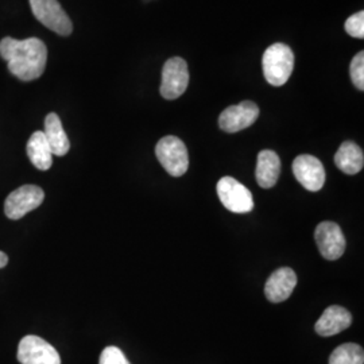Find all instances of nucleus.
I'll return each mask as SVG.
<instances>
[{
    "instance_id": "nucleus-1",
    "label": "nucleus",
    "mask_w": 364,
    "mask_h": 364,
    "mask_svg": "<svg viewBox=\"0 0 364 364\" xmlns=\"http://www.w3.org/2000/svg\"><path fill=\"white\" fill-rule=\"evenodd\" d=\"M0 55L9 64V70L22 81H33L41 77L48 63L46 45L39 38L0 41Z\"/></svg>"
},
{
    "instance_id": "nucleus-12",
    "label": "nucleus",
    "mask_w": 364,
    "mask_h": 364,
    "mask_svg": "<svg viewBox=\"0 0 364 364\" xmlns=\"http://www.w3.org/2000/svg\"><path fill=\"white\" fill-rule=\"evenodd\" d=\"M297 287V275L290 267H281L275 270L267 279L264 287L266 299L273 304L287 301L294 287Z\"/></svg>"
},
{
    "instance_id": "nucleus-2",
    "label": "nucleus",
    "mask_w": 364,
    "mask_h": 364,
    "mask_svg": "<svg viewBox=\"0 0 364 364\" xmlns=\"http://www.w3.org/2000/svg\"><path fill=\"white\" fill-rule=\"evenodd\" d=\"M266 81L273 87L287 84L294 69V53L285 43H274L262 58Z\"/></svg>"
},
{
    "instance_id": "nucleus-19",
    "label": "nucleus",
    "mask_w": 364,
    "mask_h": 364,
    "mask_svg": "<svg viewBox=\"0 0 364 364\" xmlns=\"http://www.w3.org/2000/svg\"><path fill=\"white\" fill-rule=\"evenodd\" d=\"M350 73H351V80L353 85L359 90L364 91V53L359 52L352 60L351 68H350Z\"/></svg>"
},
{
    "instance_id": "nucleus-4",
    "label": "nucleus",
    "mask_w": 364,
    "mask_h": 364,
    "mask_svg": "<svg viewBox=\"0 0 364 364\" xmlns=\"http://www.w3.org/2000/svg\"><path fill=\"white\" fill-rule=\"evenodd\" d=\"M31 11L43 26L58 36L68 37L73 31V25L58 0H28Z\"/></svg>"
},
{
    "instance_id": "nucleus-18",
    "label": "nucleus",
    "mask_w": 364,
    "mask_h": 364,
    "mask_svg": "<svg viewBox=\"0 0 364 364\" xmlns=\"http://www.w3.org/2000/svg\"><path fill=\"white\" fill-rule=\"evenodd\" d=\"M328 364H364L363 348L355 343L341 344L331 353Z\"/></svg>"
},
{
    "instance_id": "nucleus-20",
    "label": "nucleus",
    "mask_w": 364,
    "mask_h": 364,
    "mask_svg": "<svg viewBox=\"0 0 364 364\" xmlns=\"http://www.w3.org/2000/svg\"><path fill=\"white\" fill-rule=\"evenodd\" d=\"M346 31L353 38H364V13L353 14L346 21Z\"/></svg>"
},
{
    "instance_id": "nucleus-13",
    "label": "nucleus",
    "mask_w": 364,
    "mask_h": 364,
    "mask_svg": "<svg viewBox=\"0 0 364 364\" xmlns=\"http://www.w3.org/2000/svg\"><path fill=\"white\" fill-rule=\"evenodd\" d=\"M351 323V313L343 306L332 305V306H328L321 314V317L317 320L314 329L320 336L329 338L348 329Z\"/></svg>"
},
{
    "instance_id": "nucleus-21",
    "label": "nucleus",
    "mask_w": 364,
    "mask_h": 364,
    "mask_svg": "<svg viewBox=\"0 0 364 364\" xmlns=\"http://www.w3.org/2000/svg\"><path fill=\"white\" fill-rule=\"evenodd\" d=\"M99 364H130L126 355L117 347L109 346L102 352Z\"/></svg>"
},
{
    "instance_id": "nucleus-11",
    "label": "nucleus",
    "mask_w": 364,
    "mask_h": 364,
    "mask_svg": "<svg viewBox=\"0 0 364 364\" xmlns=\"http://www.w3.org/2000/svg\"><path fill=\"white\" fill-rule=\"evenodd\" d=\"M293 173L297 181L309 192H318L326 183V169L316 156L304 154L293 161Z\"/></svg>"
},
{
    "instance_id": "nucleus-15",
    "label": "nucleus",
    "mask_w": 364,
    "mask_h": 364,
    "mask_svg": "<svg viewBox=\"0 0 364 364\" xmlns=\"http://www.w3.org/2000/svg\"><path fill=\"white\" fill-rule=\"evenodd\" d=\"M45 138L52 149L53 156H64L70 149L65 130L63 127L61 119L57 114H49L45 119Z\"/></svg>"
},
{
    "instance_id": "nucleus-22",
    "label": "nucleus",
    "mask_w": 364,
    "mask_h": 364,
    "mask_svg": "<svg viewBox=\"0 0 364 364\" xmlns=\"http://www.w3.org/2000/svg\"><path fill=\"white\" fill-rule=\"evenodd\" d=\"M7 263H9V257H7V254H4L3 251H0V269L6 267V266H7Z\"/></svg>"
},
{
    "instance_id": "nucleus-5",
    "label": "nucleus",
    "mask_w": 364,
    "mask_h": 364,
    "mask_svg": "<svg viewBox=\"0 0 364 364\" xmlns=\"http://www.w3.org/2000/svg\"><path fill=\"white\" fill-rule=\"evenodd\" d=\"M45 200V192L37 185H23L7 196L4 213L11 220L22 219L28 212L38 208Z\"/></svg>"
},
{
    "instance_id": "nucleus-14",
    "label": "nucleus",
    "mask_w": 364,
    "mask_h": 364,
    "mask_svg": "<svg viewBox=\"0 0 364 364\" xmlns=\"http://www.w3.org/2000/svg\"><path fill=\"white\" fill-rule=\"evenodd\" d=\"M257 181L260 188L270 189L275 186L281 174V159L273 150H262L258 154Z\"/></svg>"
},
{
    "instance_id": "nucleus-17",
    "label": "nucleus",
    "mask_w": 364,
    "mask_h": 364,
    "mask_svg": "<svg viewBox=\"0 0 364 364\" xmlns=\"http://www.w3.org/2000/svg\"><path fill=\"white\" fill-rule=\"evenodd\" d=\"M335 165L348 176L358 174L364 166L363 150L355 142H344L335 154Z\"/></svg>"
},
{
    "instance_id": "nucleus-6",
    "label": "nucleus",
    "mask_w": 364,
    "mask_h": 364,
    "mask_svg": "<svg viewBox=\"0 0 364 364\" xmlns=\"http://www.w3.org/2000/svg\"><path fill=\"white\" fill-rule=\"evenodd\" d=\"M221 204L234 213H248L254 209L252 193L232 177H223L216 186Z\"/></svg>"
},
{
    "instance_id": "nucleus-3",
    "label": "nucleus",
    "mask_w": 364,
    "mask_h": 364,
    "mask_svg": "<svg viewBox=\"0 0 364 364\" xmlns=\"http://www.w3.org/2000/svg\"><path fill=\"white\" fill-rule=\"evenodd\" d=\"M156 154L162 168L173 177H181L189 168L186 146L177 136L162 138L156 147Z\"/></svg>"
},
{
    "instance_id": "nucleus-8",
    "label": "nucleus",
    "mask_w": 364,
    "mask_h": 364,
    "mask_svg": "<svg viewBox=\"0 0 364 364\" xmlns=\"http://www.w3.org/2000/svg\"><path fill=\"white\" fill-rule=\"evenodd\" d=\"M18 360L21 364H61L60 353L52 344L34 335H28L21 340Z\"/></svg>"
},
{
    "instance_id": "nucleus-16",
    "label": "nucleus",
    "mask_w": 364,
    "mask_h": 364,
    "mask_svg": "<svg viewBox=\"0 0 364 364\" xmlns=\"http://www.w3.org/2000/svg\"><path fill=\"white\" fill-rule=\"evenodd\" d=\"M27 156L37 169L49 170L53 165V153L43 131H36L27 142Z\"/></svg>"
},
{
    "instance_id": "nucleus-7",
    "label": "nucleus",
    "mask_w": 364,
    "mask_h": 364,
    "mask_svg": "<svg viewBox=\"0 0 364 364\" xmlns=\"http://www.w3.org/2000/svg\"><path fill=\"white\" fill-rule=\"evenodd\" d=\"M189 85V70L185 60L170 58L162 69L161 95L166 100H176L182 96Z\"/></svg>"
},
{
    "instance_id": "nucleus-10",
    "label": "nucleus",
    "mask_w": 364,
    "mask_h": 364,
    "mask_svg": "<svg viewBox=\"0 0 364 364\" xmlns=\"http://www.w3.org/2000/svg\"><path fill=\"white\" fill-rule=\"evenodd\" d=\"M259 117V107L252 102H242L240 105L225 108L219 117V126L223 131L234 134L252 126Z\"/></svg>"
},
{
    "instance_id": "nucleus-9",
    "label": "nucleus",
    "mask_w": 364,
    "mask_h": 364,
    "mask_svg": "<svg viewBox=\"0 0 364 364\" xmlns=\"http://www.w3.org/2000/svg\"><path fill=\"white\" fill-rule=\"evenodd\" d=\"M314 239L326 260H338L346 251V236L336 223L323 221L314 231Z\"/></svg>"
}]
</instances>
